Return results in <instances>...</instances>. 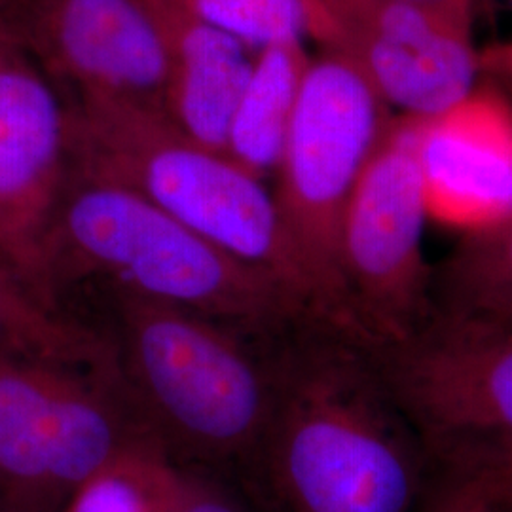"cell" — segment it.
I'll list each match as a JSON object with an SVG mask.
<instances>
[{"instance_id": "5", "label": "cell", "mask_w": 512, "mask_h": 512, "mask_svg": "<svg viewBox=\"0 0 512 512\" xmlns=\"http://www.w3.org/2000/svg\"><path fill=\"white\" fill-rule=\"evenodd\" d=\"M120 351L141 399L186 448L236 456L262 448L275 406V361L192 311L114 293Z\"/></svg>"}, {"instance_id": "8", "label": "cell", "mask_w": 512, "mask_h": 512, "mask_svg": "<svg viewBox=\"0 0 512 512\" xmlns=\"http://www.w3.org/2000/svg\"><path fill=\"white\" fill-rule=\"evenodd\" d=\"M143 442L86 370L0 357V503L10 509L59 512Z\"/></svg>"}, {"instance_id": "21", "label": "cell", "mask_w": 512, "mask_h": 512, "mask_svg": "<svg viewBox=\"0 0 512 512\" xmlns=\"http://www.w3.org/2000/svg\"><path fill=\"white\" fill-rule=\"evenodd\" d=\"M458 473L475 478L494 512H512V452Z\"/></svg>"}, {"instance_id": "20", "label": "cell", "mask_w": 512, "mask_h": 512, "mask_svg": "<svg viewBox=\"0 0 512 512\" xmlns=\"http://www.w3.org/2000/svg\"><path fill=\"white\" fill-rule=\"evenodd\" d=\"M165 512H245L230 495L169 465Z\"/></svg>"}, {"instance_id": "18", "label": "cell", "mask_w": 512, "mask_h": 512, "mask_svg": "<svg viewBox=\"0 0 512 512\" xmlns=\"http://www.w3.org/2000/svg\"><path fill=\"white\" fill-rule=\"evenodd\" d=\"M251 50L302 40L300 0H173Z\"/></svg>"}, {"instance_id": "11", "label": "cell", "mask_w": 512, "mask_h": 512, "mask_svg": "<svg viewBox=\"0 0 512 512\" xmlns=\"http://www.w3.org/2000/svg\"><path fill=\"white\" fill-rule=\"evenodd\" d=\"M4 10L63 95L165 114L164 38L143 0H14Z\"/></svg>"}, {"instance_id": "6", "label": "cell", "mask_w": 512, "mask_h": 512, "mask_svg": "<svg viewBox=\"0 0 512 512\" xmlns=\"http://www.w3.org/2000/svg\"><path fill=\"white\" fill-rule=\"evenodd\" d=\"M433 469L512 452V329L433 311L395 340L361 344Z\"/></svg>"}, {"instance_id": "23", "label": "cell", "mask_w": 512, "mask_h": 512, "mask_svg": "<svg viewBox=\"0 0 512 512\" xmlns=\"http://www.w3.org/2000/svg\"><path fill=\"white\" fill-rule=\"evenodd\" d=\"M404 2H416L425 6H442V8H465L471 10V0H404Z\"/></svg>"}, {"instance_id": "2", "label": "cell", "mask_w": 512, "mask_h": 512, "mask_svg": "<svg viewBox=\"0 0 512 512\" xmlns=\"http://www.w3.org/2000/svg\"><path fill=\"white\" fill-rule=\"evenodd\" d=\"M61 291L95 274L128 293L192 311L226 327L285 336L317 323L275 275L220 249L120 184L71 169L48 243Z\"/></svg>"}, {"instance_id": "9", "label": "cell", "mask_w": 512, "mask_h": 512, "mask_svg": "<svg viewBox=\"0 0 512 512\" xmlns=\"http://www.w3.org/2000/svg\"><path fill=\"white\" fill-rule=\"evenodd\" d=\"M304 33L363 74L389 109L433 118L476 90L471 10L404 0H300Z\"/></svg>"}, {"instance_id": "3", "label": "cell", "mask_w": 512, "mask_h": 512, "mask_svg": "<svg viewBox=\"0 0 512 512\" xmlns=\"http://www.w3.org/2000/svg\"><path fill=\"white\" fill-rule=\"evenodd\" d=\"M63 97L71 169L128 188L220 249L275 275L321 323L266 181L186 137L162 110L99 95Z\"/></svg>"}, {"instance_id": "22", "label": "cell", "mask_w": 512, "mask_h": 512, "mask_svg": "<svg viewBox=\"0 0 512 512\" xmlns=\"http://www.w3.org/2000/svg\"><path fill=\"white\" fill-rule=\"evenodd\" d=\"M480 73L492 74L512 90V40L480 54Z\"/></svg>"}, {"instance_id": "15", "label": "cell", "mask_w": 512, "mask_h": 512, "mask_svg": "<svg viewBox=\"0 0 512 512\" xmlns=\"http://www.w3.org/2000/svg\"><path fill=\"white\" fill-rule=\"evenodd\" d=\"M433 306L512 329V213L465 230L450 255L433 266Z\"/></svg>"}, {"instance_id": "12", "label": "cell", "mask_w": 512, "mask_h": 512, "mask_svg": "<svg viewBox=\"0 0 512 512\" xmlns=\"http://www.w3.org/2000/svg\"><path fill=\"white\" fill-rule=\"evenodd\" d=\"M429 215L465 230L512 213V105L475 90L433 118H414Z\"/></svg>"}, {"instance_id": "19", "label": "cell", "mask_w": 512, "mask_h": 512, "mask_svg": "<svg viewBox=\"0 0 512 512\" xmlns=\"http://www.w3.org/2000/svg\"><path fill=\"white\" fill-rule=\"evenodd\" d=\"M418 512H494L473 476L431 469Z\"/></svg>"}, {"instance_id": "7", "label": "cell", "mask_w": 512, "mask_h": 512, "mask_svg": "<svg viewBox=\"0 0 512 512\" xmlns=\"http://www.w3.org/2000/svg\"><path fill=\"white\" fill-rule=\"evenodd\" d=\"M427 217L416 122L393 120L342 222L340 274L351 340H395L433 315V266L423 253Z\"/></svg>"}, {"instance_id": "16", "label": "cell", "mask_w": 512, "mask_h": 512, "mask_svg": "<svg viewBox=\"0 0 512 512\" xmlns=\"http://www.w3.org/2000/svg\"><path fill=\"white\" fill-rule=\"evenodd\" d=\"M0 357H23L86 372L114 368L112 349L88 329L50 310L0 256Z\"/></svg>"}, {"instance_id": "1", "label": "cell", "mask_w": 512, "mask_h": 512, "mask_svg": "<svg viewBox=\"0 0 512 512\" xmlns=\"http://www.w3.org/2000/svg\"><path fill=\"white\" fill-rule=\"evenodd\" d=\"M274 361L262 450L287 512H418L433 467L363 346L304 325Z\"/></svg>"}, {"instance_id": "10", "label": "cell", "mask_w": 512, "mask_h": 512, "mask_svg": "<svg viewBox=\"0 0 512 512\" xmlns=\"http://www.w3.org/2000/svg\"><path fill=\"white\" fill-rule=\"evenodd\" d=\"M69 173L67 101L0 8V256L55 311L48 243Z\"/></svg>"}, {"instance_id": "4", "label": "cell", "mask_w": 512, "mask_h": 512, "mask_svg": "<svg viewBox=\"0 0 512 512\" xmlns=\"http://www.w3.org/2000/svg\"><path fill=\"white\" fill-rule=\"evenodd\" d=\"M393 118L348 61L311 59L275 177L274 200L323 325L349 336L340 274L342 222Z\"/></svg>"}, {"instance_id": "24", "label": "cell", "mask_w": 512, "mask_h": 512, "mask_svg": "<svg viewBox=\"0 0 512 512\" xmlns=\"http://www.w3.org/2000/svg\"><path fill=\"white\" fill-rule=\"evenodd\" d=\"M0 512H18L14 511V509H10L8 505H4V503H0Z\"/></svg>"}, {"instance_id": "14", "label": "cell", "mask_w": 512, "mask_h": 512, "mask_svg": "<svg viewBox=\"0 0 512 512\" xmlns=\"http://www.w3.org/2000/svg\"><path fill=\"white\" fill-rule=\"evenodd\" d=\"M310 61L302 40L256 50L230 122L226 158L262 181L277 171Z\"/></svg>"}, {"instance_id": "25", "label": "cell", "mask_w": 512, "mask_h": 512, "mask_svg": "<svg viewBox=\"0 0 512 512\" xmlns=\"http://www.w3.org/2000/svg\"><path fill=\"white\" fill-rule=\"evenodd\" d=\"M14 0H0V8H4V6H8V4H12Z\"/></svg>"}, {"instance_id": "13", "label": "cell", "mask_w": 512, "mask_h": 512, "mask_svg": "<svg viewBox=\"0 0 512 512\" xmlns=\"http://www.w3.org/2000/svg\"><path fill=\"white\" fill-rule=\"evenodd\" d=\"M143 2L164 38L165 116L198 145L226 156L230 122L255 55L173 0Z\"/></svg>"}, {"instance_id": "17", "label": "cell", "mask_w": 512, "mask_h": 512, "mask_svg": "<svg viewBox=\"0 0 512 512\" xmlns=\"http://www.w3.org/2000/svg\"><path fill=\"white\" fill-rule=\"evenodd\" d=\"M169 459L143 442L78 488L59 512H165Z\"/></svg>"}, {"instance_id": "26", "label": "cell", "mask_w": 512, "mask_h": 512, "mask_svg": "<svg viewBox=\"0 0 512 512\" xmlns=\"http://www.w3.org/2000/svg\"><path fill=\"white\" fill-rule=\"evenodd\" d=\"M507 2H509V4H511V6H512V0H507Z\"/></svg>"}]
</instances>
